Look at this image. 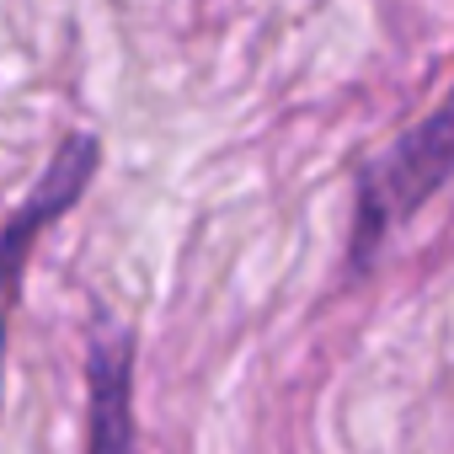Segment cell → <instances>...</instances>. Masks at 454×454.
<instances>
[{"label": "cell", "instance_id": "1", "mask_svg": "<svg viewBox=\"0 0 454 454\" xmlns=\"http://www.w3.org/2000/svg\"><path fill=\"white\" fill-rule=\"evenodd\" d=\"M449 176H454V91L422 123H411L390 150H380L364 166V176H358V219H353L358 262L395 231L401 219H411Z\"/></svg>", "mask_w": 454, "mask_h": 454}, {"label": "cell", "instance_id": "2", "mask_svg": "<svg viewBox=\"0 0 454 454\" xmlns=\"http://www.w3.org/2000/svg\"><path fill=\"white\" fill-rule=\"evenodd\" d=\"M97 176V139L91 134H75L54 150L49 171L38 176V187L22 198V208L6 219V231H0V358H6V294L33 252V241L43 236V224H54L59 214L75 208V198L86 192V182Z\"/></svg>", "mask_w": 454, "mask_h": 454}, {"label": "cell", "instance_id": "3", "mask_svg": "<svg viewBox=\"0 0 454 454\" xmlns=\"http://www.w3.org/2000/svg\"><path fill=\"white\" fill-rule=\"evenodd\" d=\"M91 454H129V337L102 332L91 353Z\"/></svg>", "mask_w": 454, "mask_h": 454}]
</instances>
